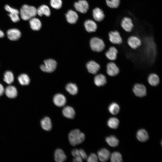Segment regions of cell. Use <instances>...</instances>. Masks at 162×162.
Segmentation results:
<instances>
[{"instance_id":"15","label":"cell","mask_w":162,"mask_h":162,"mask_svg":"<svg viewBox=\"0 0 162 162\" xmlns=\"http://www.w3.org/2000/svg\"><path fill=\"white\" fill-rule=\"evenodd\" d=\"M7 35L10 40H16L20 38L21 33L19 30L13 28L10 29L7 31Z\"/></svg>"},{"instance_id":"14","label":"cell","mask_w":162,"mask_h":162,"mask_svg":"<svg viewBox=\"0 0 162 162\" xmlns=\"http://www.w3.org/2000/svg\"><path fill=\"white\" fill-rule=\"evenodd\" d=\"M53 100L54 104L58 107H62L66 103V99L65 97L61 94H58L55 95Z\"/></svg>"},{"instance_id":"30","label":"cell","mask_w":162,"mask_h":162,"mask_svg":"<svg viewBox=\"0 0 162 162\" xmlns=\"http://www.w3.org/2000/svg\"><path fill=\"white\" fill-rule=\"evenodd\" d=\"M106 141L109 146L112 147L117 146L119 143L118 140L113 136L106 137Z\"/></svg>"},{"instance_id":"36","label":"cell","mask_w":162,"mask_h":162,"mask_svg":"<svg viewBox=\"0 0 162 162\" xmlns=\"http://www.w3.org/2000/svg\"><path fill=\"white\" fill-rule=\"evenodd\" d=\"M50 4L51 6L56 9H59L62 6V0H50Z\"/></svg>"},{"instance_id":"35","label":"cell","mask_w":162,"mask_h":162,"mask_svg":"<svg viewBox=\"0 0 162 162\" xmlns=\"http://www.w3.org/2000/svg\"><path fill=\"white\" fill-rule=\"evenodd\" d=\"M110 156V160L112 162H121L122 161V155L119 152H114Z\"/></svg>"},{"instance_id":"18","label":"cell","mask_w":162,"mask_h":162,"mask_svg":"<svg viewBox=\"0 0 162 162\" xmlns=\"http://www.w3.org/2000/svg\"><path fill=\"white\" fill-rule=\"evenodd\" d=\"M62 113L64 117L69 119L73 118L75 115L74 109L69 106L64 107L62 110Z\"/></svg>"},{"instance_id":"23","label":"cell","mask_w":162,"mask_h":162,"mask_svg":"<svg viewBox=\"0 0 162 162\" xmlns=\"http://www.w3.org/2000/svg\"><path fill=\"white\" fill-rule=\"evenodd\" d=\"M4 92L6 95L10 98H16L17 94L16 88L12 86H9L7 87L4 90Z\"/></svg>"},{"instance_id":"28","label":"cell","mask_w":162,"mask_h":162,"mask_svg":"<svg viewBox=\"0 0 162 162\" xmlns=\"http://www.w3.org/2000/svg\"><path fill=\"white\" fill-rule=\"evenodd\" d=\"M66 90L70 94L74 95L78 92V88L76 84L72 83L68 84L66 86Z\"/></svg>"},{"instance_id":"20","label":"cell","mask_w":162,"mask_h":162,"mask_svg":"<svg viewBox=\"0 0 162 162\" xmlns=\"http://www.w3.org/2000/svg\"><path fill=\"white\" fill-rule=\"evenodd\" d=\"M147 81L149 84L151 86H158L160 82V78L156 74L152 73L148 76Z\"/></svg>"},{"instance_id":"12","label":"cell","mask_w":162,"mask_h":162,"mask_svg":"<svg viewBox=\"0 0 162 162\" xmlns=\"http://www.w3.org/2000/svg\"><path fill=\"white\" fill-rule=\"evenodd\" d=\"M94 82L96 86L100 87L103 86L107 82L106 77L102 74L98 73L94 77Z\"/></svg>"},{"instance_id":"39","label":"cell","mask_w":162,"mask_h":162,"mask_svg":"<svg viewBox=\"0 0 162 162\" xmlns=\"http://www.w3.org/2000/svg\"><path fill=\"white\" fill-rule=\"evenodd\" d=\"M8 15L12 21L14 22H16L20 20V18L18 16V14L10 13Z\"/></svg>"},{"instance_id":"16","label":"cell","mask_w":162,"mask_h":162,"mask_svg":"<svg viewBox=\"0 0 162 162\" xmlns=\"http://www.w3.org/2000/svg\"><path fill=\"white\" fill-rule=\"evenodd\" d=\"M98 159L101 162H105L108 160L110 156V152L106 149L102 148L98 152Z\"/></svg>"},{"instance_id":"27","label":"cell","mask_w":162,"mask_h":162,"mask_svg":"<svg viewBox=\"0 0 162 162\" xmlns=\"http://www.w3.org/2000/svg\"><path fill=\"white\" fill-rule=\"evenodd\" d=\"M136 137L141 142H145L148 139V135L147 132L144 129H141L137 132Z\"/></svg>"},{"instance_id":"4","label":"cell","mask_w":162,"mask_h":162,"mask_svg":"<svg viewBox=\"0 0 162 162\" xmlns=\"http://www.w3.org/2000/svg\"><path fill=\"white\" fill-rule=\"evenodd\" d=\"M110 42L113 45H120L123 42L121 34L118 31H111L108 33Z\"/></svg>"},{"instance_id":"34","label":"cell","mask_w":162,"mask_h":162,"mask_svg":"<svg viewBox=\"0 0 162 162\" xmlns=\"http://www.w3.org/2000/svg\"><path fill=\"white\" fill-rule=\"evenodd\" d=\"M107 6L110 8H116L119 6L120 0H105Z\"/></svg>"},{"instance_id":"37","label":"cell","mask_w":162,"mask_h":162,"mask_svg":"<svg viewBox=\"0 0 162 162\" xmlns=\"http://www.w3.org/2000/svg\"><path fill=\"white\" fill-rule=\"evenodd\" d=\"M86 159L88 162H97L98 160V156L94 153L91 154Z\"/></svg>"},{"instance_id":"1","label":"cell","mask_w":162,"mask_h":162,"mask_svg":"<svg viewBox=\"0 0 162 162\" xmlns=\"http://www.w3.org/2000/svg\"><path fill=\"white\" fill-rule=\"evenodd\" d=\"M68 137L70 143L74 146L82 142L85 140V136L79 129H75L69 132Z\"/></svg>"},{"instance_id":"22","label":"cell","mask_w":162,"mask_h":162,"mask_svg":"<svg viewBox=\"0 0 162 162\" xmlns=\"http://www.w3.org/2000/svg\"><path fill=\"white\" fill-rule=\"evenodd\" d=\"M66 156L64 151L60 149H57L54 152V159L57 162H62L66 159Z\"/></svg>"},{"instance_id":"24","label":"cell","mask_w":162,"mask_h":162,"mask_svg":"<svg viewBox=\"0 0 162 162\" xmlns=\"http://www.w3.org/2000/svg\"><path fill=\"white\" fill-rule=\"evenodd\" d=\"M40 124L42 128L46 131L50 130L52 128V124L50 119L48 117H45L41 120Z\"/></svg>"},{"instance_id":"31","label":"cell","mask_w":162,"mask_h":162,"mask_svg":"<svg viewBox=\"0 0 162 162\" xmlns=\"http://www.w3.org/2000/svg\"><path fill=\"white\" fill-rule=\"evenodd\" d=\"M18 79L20 84L23 86L28 85L30 82L28 76L25 74H22L19 75Z\"/></svg>"},{"instance_id":"33","label":"cell","mask_w":162,"mask_h":162,"mask_svg":"<svg viewBox=\"0 0 162 162\" xmlns=\"http://www.w3.org/2000/svg\"><path fill=\"white\" fill-rule=\"evenodd\" d=\"M14 76L13 74L10 71L6 72L4 74V80L8 84H11L14 81Z\"/></svg>"},{"instance_id":"21","label":"cell","mask_w":162,"mask_h":162,"mask_svg":"<svg viewBox=\"0 0 162 162\" xmlns=\"http://www.w3.org/2000/svg\"><path fill=\"white\" fill-rule=\"evenodd\" d=\"M84 26L86 30L89 32H95L97 28L96 23L92 20H86L84 23Z\"/></svg>"},{"instance_id":"25","label":"cell","mask_w":162,"mask_h":162,"mask_svg":"<svg viewBox=\"0 0 162 162\" xmlns=\"http://www.w3.org/2000/svg\"><path fill=\"white\" fill-rule=\"evenodd\" d=\"M29 22L31 28L34 30H39L41 28V22L38 18L33 17L29 20Z\"/></svg>"},{"instance_id":"43","label":"cell","mask_w":162,"mask_h":162,"mask_svg":"<svg viewBox=\"0 0 162 162\" xmlns=\"http://www.w3.org/2000/svg\"><path fill=\"white\" fill-rule=\"evenodd\" d=\"M4 92V90L3 86L0 84V96H2Z\"/></svg>"},{"instance_id":"42","label":"cell","mask_w":162,"mask_h":162,"mask_svg":"<svg viewBox=\"0 0 162 162\" xmlns=\"http://www.w3.org/2000/svg\"><path fill=\"white\" fill-rule=\"evenodd\" d=\"M73 161L74 162H82V159L80 156L74 157Z\"/></svg>"},{"instance_id":"38","label":"cell","mask_w":162,"mask_h":162,"mask_svg":"<svg viewBox=\"0 0 162 162\" xmlns=\"http://www.w3.org/2000/svg\"><path fill=\"white\" fill-rule=\"evenodd\" d=\"M5 10L8 12L10 14H19V12L18 10L10 7L8 5H6L5 7Z\"/></svg>"},{"instance_id":"3","label":"cell","mask_w":162,"mask_h":162,"mask_svg":"<svg viewBox=\"0 0 162 162\" xmlns=\"http://www.w3.org/2000/svg\"><path fill=\"white\" fill-rule=\"evenodd\" d=\"M90 43L92 50L95 52H99L102 51L105 47L104 40L98 37L92 38L90 40Z\"/></svg>"},{"instance_id":"40","label":"cell","mask_w":162,"mask_h":162,"mask_svg":"<svg viewBox=\"0 0 162 162\" xmlns=\"http://www.w3.org/2000/svg\"><path fill=\"white\" fill-rule=\"evenodd\" d=\"M79 151L80 156L82 159H86L87 157V156L85 151L82 149H79Z\"/></svg>"},{"instance_id":"19","label":"cell","mask_w":162,"mask_h":162,"mask_svg":"<svg viewBox=\"0 0 162 162\" xmlns=\"http://www.w3.org/2000/svg\"><path fill=\"white\" fill-rule=\"evenodd\" d=\"M66 17L67 21L71 24L76 23L78 18L77 14L72 10H70L66 14Z\"/></svg>"},{"instance_id":"41","label":"cell","mask_w":162,"mask_h":162,"mask_svg":"<svg viewBox=\"0 0 162 162\" xmlns=\"http://www.w3.org/2000/svg\"><path fill=\"white\" fill-rule=\"evenodd\" d=\"M71 154L74 157L80 156L79 149H74L71 151Z\"/></svg>"},{"instance_id":"13","label":"cell","mask_w":162,"mask_h":162,"mask_svg":"<svg viewBox=\"0 0 162 162\" xmlns=\"http://www.w3.org/2000/svg\"><path fill=\"white\" fill-rule=\"evenodd\" d=\"M118 52L117 48L114 46H110L105 52V55L106 58L111 61L113 62L117 58Z\"/></svg>"},{"instance_id":"5","label":"cell","mask_w":162,"mask_h":162,"mask_svg":"<svg viewBox=\"0 0 162 162\" xmlns=\"http://www.w3.org/2000/svg\"><path fill=\"white\" fill-rule=\"evenodd\" d=\"M44 64H42L40 68L44 72L51 73L55 70L57 67V62L54 59H49L44 60Z\"/></svg>"},{"instance_id":"32","label":"cell","mask_w":162,"mask_h":162,"mask_svg":"<svg viewBox=\"0 0 162 162\" xmlns=\"http://www.w3.org/2000/svg\"><path fill=\"white\" fill-rule=\"evenodd\" d=\"M119 121L116 118H111L109 119L107 122L108 126L110 128L115 129L117 128L118 126Z\"/></svg>"},{"instance_id":"6","label":"cell","mask_w":162,"mask_h":162,"mask_svg":"<svg viewBox=\"0 0 162 162\" xmlns=\"http://www.w3.org/2000/svg\"><path fill=\"white\" fill-rule=\"evenodd\" d=\"M132 91L135 95L138 97L142 98L147 94L146 87L142 83L135 84L133 86Z\"/></svg>"},{"instance_id":"8","label":"cell","mask_w":162,"mask_h":162,"mask_svg":"<svg viewBox=\"0 0 162 162\" xmlns=\"http://www.w3.org/2000/svg\"><path fill=\"white\" fill-rule=\"evenodd\" d=\"M120 25L122 28L128 33L131 32L134 26L132 20L128 16L124 17L122 19Z\"/></svg>"},{"instance_id":"7","label":"cell","mask_w":162,"mask_h":162,"mask_svg":"<svg viewBox=\"0 0 162 162\" xmlns=\"http://www.w3.org/2000/svg\"><path fill=\"white\" fill-rule=\"evenodd\" d=\"M127 42L128 46L134 50L137 49L142 44L140 38L137 35L133 34L130 35L128 37Z\"/></svg>"},{"instance_id":"17","label":"cell","mask_w":162,"mask_h":162,"mask_svg":"<svg viewBox=\"0 0 162 162\" xmlns=\"http://www.w3.org/2000/svg\"><path fill=\"white\" fill-rule=\"evenodd\" d=\"M93 16L94 19L98 22H101L104 18L105 14L100 8H96L93 10Z\"/></svg>"},{"instance_id":"9","label":"cell","mask_w":162,"mask_h":162,"mask_svg":"<svg viewBox=\"0 0 162 162\" xmlns=\"http://www.w3.org/2000/svg\"><path fill=\"white\" fill-rule=\"evenodd\" d=\"M106 72L110 76H114L118 74L119 69L115 63L110 61L108 63L106 66Z\"/></svg>"},{"instance_id":"29","label":"cell","mask_w":162,"mask_h":162,"mask_svg":"<svg viewBox=\"0 0 162 162\" xmlns=\"http://www.w3.org/2000/svg\"><path fill=\"white\" fill-rule=\"evenodd\" d=\"M108 110L111 114L113 115H116L119 112L120 106L117 103L112 102L110 105Z\"/></svg>"},{"instance_id":"10","label":"cell","mask_w":162,"mask_h":162,"mask_svg":"<svg viewBox=\"0 0 162 162\" xmlns=\"http://www.w3.org/2000/svg\"><path fill=\"white\" fill-rule=\"evenodd\" d=\"M86 67L88 72L93 75L98 74L100 68V64L94 60L88 62L86 64Z\"/></svg>"},{"instance_id":"2","label":"cell","mask_w":162,"mask_h":162,"mask_svg":"<svg viewBox=\"0 0 162 162\" xmlns=\"http://www.w3.org/2000/svg\"><path fill=\"white\" fill-rule=\"evenodd\" d=\"M37 14V9L34 7L26 4L23 5L20 10L22 19L24 20H29Z\"/></svg>"},{"instance_id":"44","label":"cell","mask_w":162,"mask_h":162,"mask_svg":"<svg viewBox=\"0 0 162 162\" xmlns=\"http://www.w3.org/2000/svg\"><path fill=\"white\" fill-rule=\"evenodd\" d=\"M4 36V34L3 32L0 30V38H2Z\"/></svg>"},{"instance_id":"26","label":"cell","mask_w":162,"mask_h":162,"mask_svg":"<svg viewBox=\"0 0 162 162\" xmlns=\"http://www.w3.org/2000/svg\"><path fill=\"white\" fill-rule=\"evenodd\" d=\"M37 14L40 16L44 15L49 16L50 15V10L49 7L47 5H43L39 7L37 9Z\"/></svg>"},{"instance_id":"11","label":"cell","mask_w":162,"mask_h":162,"mask_svg":"<svg viewBox=\"0 0 162 162\" xmlns=\"http://www.w3.org/2000/svg\"><path fill=\"white\" fill-rule=\"evenodd\" d=\"M74 5L77 11L83 14L87 12L89 8L88 3L86 0H80L75 3Z\"/></svg>"}]
</instances>
